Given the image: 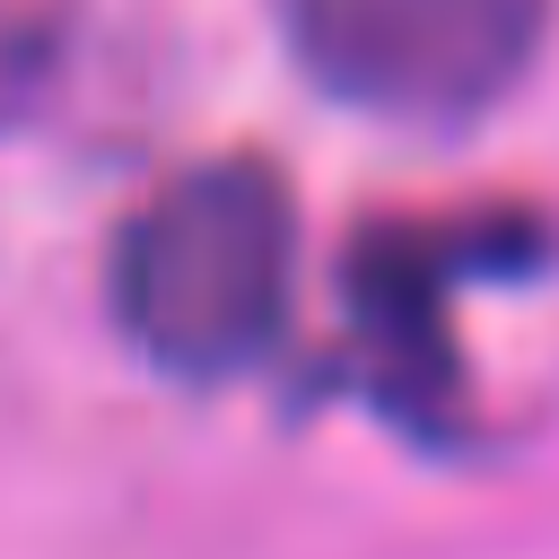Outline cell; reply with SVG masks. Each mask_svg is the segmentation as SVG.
Here are the masks:
<instances>
[{"mask_svg": "<svg viewBox=\"0 0 559 559\" xmlns=\"http://www.w3.org/2000/svg\"><path fill=\"white\" fill-rule=\"evenodd\" d=\"M297 70L376 122H480L533 70L550 0H280Z\"/></svg>", "mask_w": 559, "mask_h": 559, "instance_id": "7a4b0ae2", "label": "cell"}, {"mask_svg": "<svg viewBox=\"0 0 559 559\" xmlns=\"http://www.w3.org/2000/svg\"><path fill=\"white\" fill-rule=\"evenodd\" d=\"M297 288V201L271 157H201L166 175L114 236V323L122 341L183 384L245 376Z\"/></svg>", "mask_w": 559, "mask_h": 559, "instance_id": "6da1fadb", "label": "cell"}]
</instances>
